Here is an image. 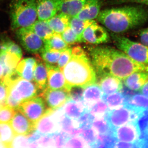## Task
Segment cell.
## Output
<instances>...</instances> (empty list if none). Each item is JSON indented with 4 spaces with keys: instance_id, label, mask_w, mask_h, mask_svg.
Returning a JSON list of instances; mask_svg holds the SVG:
<instances>
[{
    "instance_id": "cell-1",
    "label": "cell",
    "mask_w": 148,
    "mask_h": 148,
    "mask_svg": "<svg viewBox=\"0 0 148 148\" xmlns=\"http://www.w3.org/2000/svg\"><path fill=\"white\" fill-rule=\"evenodd\" d=\"M88 50L96 76L108 73L122 80L135 72H148V65L135 61L119 49L99 45Z\"/></svg>"
},
{
    "instance_id": "cell-2",
    "label": "cell",
    "mask_w": 148,
    "mask_h": 148,
    "mask_svg": "<svg viewBox=\"0 0 148 148\" xmlns=\"http://www.w3.org/2000/svg\"><path fill=\"white\" fill-rule=\"evenodd\" d=\"M98 21L115 34L128 32L148 21V9L143 5H127L101 11Z\"/></svg>"
},
{
    "instance_id": "cell-3",
    "label": "cell",
    "mask_w": 148,
    "mask_h": 148,
    "mask_svg": "<svg viewBox=\"0 0 148 148\" xmlns=\"http://www.w3.org/2000/svg\"><path fill=\"white\" fill-rule=\"evenodd\" d=\"M62 71L71 89L73 87L84 88L97 82L96 74L90 60L79 46L72 48L71 59Z\"/></svg>"
},
{
    "instance_id": "cell-4",
    "label": "cell",
    "mask_w": 148,
    "mask_h": 148,
    "mask_svg": "<svg viewBox=\"0 0 148 148\" xmlns=\"http://www.w3.org/2000/svg\"><path fill=\"white\" fill-rule=\"evenodd\" d=\"M10 14L12 29L31 27L38 18L36 0H13Z\"/></svg>"
},
{
    "instance_id": "cell-5",
    "label": "cell",
    "mask_w": 148,
    "mask_h": 148,
    "mask_svg": "<svg viewBox=\"0 0 148 148\" xmlns=\"http://www.w3.org/2000/svg\"><path fill=\"white\" fill-rule=\"evenodd\" d=\"M111 36L118 49L135 61L148 65V46L131 40L119 34L112 33Z\"/></svg>"
},
{
    "instance_id": "cell-6",
    "label": "cell",
    "mask_w": 148,
    "mask_h": 148,
    "mask_svg": "<svg viewBox=\"0 0 148 148\" xmlns=\"http://www.w3.org/2000/svg\"><path fill=\"white\" fill-rule=\"evenodd\" d=\"M145 113L143 111L124 105L118 108L109 110L106 116L111 127L114 130L129 123L138 121Z\"/></svg>"
},
{
    "instance_id": "cell-7",
    "label": "cell",
    "mask_w": 148,
    "mask_h": 148,
    "mask_svg": "<svg viewBox=\"0 0 148 148\" xmlns=\"http://www.w3.org/2000/svg\"><path fill=\"white\" fill-rule=\"evenodd\" d=\"M7 86L8 96L21 103L38 96L41 92L36 83L21 77L10 83Z\"/></svg>"
},
{
    "instance_id": "cell-8",
    "label": "cell",
    "mask_w": 148,
    "mask_h": 148,
    "mask_svg": "<svg viewBox=\"0 0 148 148\" xmlns=\"http://www.w3.org/2000/svg\"><path fill=\"white\" fill-rule=\"evenodd\" d=\"M17 38L24 49L29 53H40L45 48V42L29 27L16 29Z\"/></svg>"
},
{
    "instance_id": "cell-9",
    "label": "cell",
    "mask_w": 148,
    "mask_h": 148,
    "mask_svg": "<svg viewBox=\"0 0 148 148\" xmlns=\"http://www.w3.org/2000/svg\"><path fill=\"white\" fill-rule=\"evenodd\" d=\"M47 109L43 98L38 95L21 103L17 110L35 124L45 113Z\"/></svg>"
},
{
    "instance_id": "cell-10",
    "label": "cell",
    "mask_w": 148,
    "mask_h": 148,
    "mask_svg": "<svg viewBox=\"0 0 148 148\" xmlns=\"http://www.w3.org/2000/svg\"><path fill=\"white\" fill-rule=\"evenodd\" d=\"M114 135L117 141L140 143L144 148H147L142 139L138 121L129 123L116 128L114 130Z\"/></svg>"
},
{
    "instance_id": "cell-11",
    "label": "cell",
    "mask_w": 148,
    "mask_h": 148,
    "mask_svg": "<svg viewBox=\"0 0 148 148\" xmlns=\"http://www.w3.org/2000/svg\"><path fill=\"white\" fill-rule=\"evenodd\" d=\"M82 39V42L98 45L108 42L110 36L105 28L93 20L85 29Z\"/></svg>"
},
{
    "instance_id": "cell-12",
    "label": "cell",
    "mask_w": 148,
    "mask_h": 148,
    "mask_svg": "<svg viewBox=\"0 0 148 148\" xmlns=\"http://www.w3.org/2000/svg\"><path fill=\"white\" fill-rule=\"evenodd\" d=\"M39 96L43 98L49 108L52 109L62 108L71 100L70 91L65 89L52 90L46 87Z\"/></svg>"
},
{
    "instance_id": "cell-13",
    "label": "cell",
    "mask_w": 148,
    "mask_h": 148,
    "mask_svg": "<svg viewBox=\"0 0 148 148\" xmlns=\"http://www.w3.org/2000/svg\"><path fill=\"white\" fill-rule=\"evenodd\" d=\"M35 128L42 135H52L61 131L60 121L53 115L52 109L47 108L45 113L35 123Z\"/></svg>"
},
{
    "instance_id": "cell-14",
    "label": "cell",
    "mask_w": 148,
    "mask_h": 148,
    "mask_svg": "<svg viewBox=\"0 0 148 148\" xmlns=\"http://www.w3.org/2000/svg\"><path fill=\"white\" fill-rule=\"evenodd\" d=\"M46 64L48 79L46 87L52 90L65 89L70 91L71 89L67 84L63 72L58 66Z\"/></svg>"
},
{
    "instance_id": "cell-15",
    "label": "cell",
    "mask_w": 148,
    "mask_h": 148,
    "mask_svg": "<svg viewBox=\"0 0 148 148\" xmlns=\"http://www.w3.org/2000/svg\"><path fill=\"white\" fill-rule=\"evenodd\" d=\"M10 122L11 126L16 134L27 135L35 129L34 123L17 109Z\"/></svg>"
},
{
    "instance_id": "cell-16",
    "label": "cell",
    "mask_w": 148,
    "mask_h": 148,
    "mask_svg": "<svg viewBox=\"0 0 148 148\" xmlns=\"http://www.w3.org/2000/svg\"><path fill=\"white\" fill-rule=\"evenodd\" d=\"M97 80V84L105 95L120 91L123 88L121 80L110 74H103L98 76Z\"/></svg>"
},
{
    "instance_id": "cell-17",
    "label": "cell",
    "mask_w": 148,
    "mask_h": 148,
    "mask_svg": "<svg viewBox=\"0 0 148 148\" xmlns=\"http://www.w3.org/2000/svg\"><path fill=\"white\" fill-rule=\"evenodd\" d=\"M58 13L63 14L70 18L77 15L86 0H56Z\"/></svg>"
},
{
    "instance_id": "cell-18",
    "label": "cell",
    "mask_w": 148,
    "mask_h": 148,
    "mask_svg": "<svg viewBox=\"0 0 148 148\" xmlns=\"http://www.w3.org/2000/svg\"><path fill=\"white\" fill-rule=\"evenodd\" d=\"M36 2L38 20H48L58 13L56 0H36Z\"/></svg>"
},
{
    "instance_id": "cell-19",
    "label": "cell",
    "mask_w": 148,
    "mask_h": 148,
    "mask_svg": "<svg viewBox=\"0 0 148 148\" xmlns=\"http://www.w3.org/2000/svg\"><path fill=\"white\" fill-rule=\"evenodd\" d=\"M21 57L15 53L0 49V64L3 69V76H7L16 70Z\"/></svg>"
},
{
    "instance_id": "cell-20",
    "label": "cell",
    "mask_w": 148,
    "mask_h": 148,
    "mask_svg": "<svg viewBox=\"0 0 148 148\" xmlns=\"http://www.w3.org/2000/svg\"><path fill=\"white\" fill-rule=\"evenodd\" d=\"M100 0H86L83 6L75 17L83 20H93L101 12Z\"/></svg>"
},
{
    "instance_id": "cell-21",
    "label": "cell",
    "mask_w": 148,
    "mask_h": 148,
    "mask_svg": "<svg viewBox=\"0 0 148 148\" xmlns=\"http://www.w3.org/2000/svg\"><path fill=\"white\" fill-rule=\"evenodd\" d=\"M103 92L97 84H94L85 88L83 95V102L88 110L94 103L102 100Z\"/></svg>"
},
{
    "instance_id": "cell-22",
    "label": "cell",
    "mask_w": 148,
    "mask_h": 148,
    "mask_svg": "<svg viewBox=\"0 0 148 148\" xmlns=\"http://www.w3.org/2000/svg\"><path fill=\"white\" fill-rule=\"evenodd\" d=\"M37 64V59L34 58H24L18 63L16 71L19 76L24 79L33 81L34 72Z\"/></svg>"
},
{
    "instance_id": "cell-23",
    "label": "cell",
    "mask_w": 148,
    "mask_h": 148,
    "mask_svg": "<svg viewBox=\"0 0 148 148\" xmlns=\"http://www.w3.org/2000/svg\"><path fill=\"white\" fill-rule=\"evenodd\" d=\"M125 105L132 108L143 111H148V97L139 92L132 91L129 94L125 95Z\"/></svg>"
},
{
    "instance_id": "cell-24",
    "label": "cell",
    "mask_w": 148,
    "mask_h": 148,
    "mask_svg": "<svg viewBox=\"0 0 148 148\" xmlns=\"http://www.w3.org/2000/svg\"><path fill=\"white\" fill-rule=\"evenodd\" d=\"M123 80L125 87L129 90L135 92L139 91L148 80V72H135Z\"/></svg>"
},
{
    "instance_id": "cell-25",
    "label": "cell",
    "mask_w": 148,
    "mask_h": 148,
    "mask_svg": "<svg viewBox=\"0 0 148 148\" xmlns=\"http://www.w3.org/2000/svg\"><path fill=\"white\" fill-rule=\"evenodd\" d=\"M47 78V69L46 64L44 61L38 59L34 72V80L41 92L46 87Z\"/></svg>"
},
{
    "instance_id": "cell-26",
    "label": "cell",
    "mask_w": 148,
    "mask_h": 148,
    "mask_svg": "<svg viewBox=\"0 0 148 148\" xmlns=\"http://www.w3.org/2000/svg\"><path fill=\"white\" fill-rule=\"evenodd\" d=\"M65 116L73 119L77 120L86 109L83 101L70 100L62 108Z\"/></svg>"
},
{
    "instance_id": "cell-27",
    "label": "cell",
    "mask_w": 148,
    "mask_h": 148,
    "mask_svg": "<svg viewBox=\"0 0 148 148\" xmlns=\"http://www.w3.org/2000/svg\"><path fill=\"white\" fill-rule=\"evenodd\" d=\"M58 13L47 21L54 33L61 34L69 27L71 18L63 14Z\"/></svg>"
},
{
    "instance_id": "cell-28",
    "label": "cell",
    "mask_w": 148,
    "mask_h": 148,
    "mask_svg": "<svg viewBox=\"0 0 148 148\" xmlns=\"http://www.w3.org/2000/svg\"><path fill=\"white\" fill-rule=\"evenodd\" d=\"M29 28L44 42L55 33L49 27L47 20H36Z\"/></svg>"
},
{
    "instance_id": "cell-29",
    "label": "cell",
    "mask_w": 148,
    "mask_h": 148,
    "mask_svg": "<svg viewBox=\"0 0 148 148\" xmlns=\"http://www.w3.org/2000/svg\"><path fill=\"white\" fill-rule=\"evenodd\" d=\"M45 42V48L47 50L63 51L69 47L62 38L61 34L54 33L50 38Z\"/></svg>"
},
{
    "instance_id": "cell-30",
    "label": "cell",
    "mask_w": 148,
    "mask_h": 148,
    "mask_svg": "<svg viewBox=\"0 0 148 148\" xmlns=\"http://www.w3.org/2000/svg\"><path fill=\"white\" fill-rule=\"evenodd\" d=\"M102 100L106 102L109 110L118 108L125 105V98L120 91L108 95L103 94Z\"/></svg>"
},
{
    "instance_id": "cell-31",
    "label": "cell",
    "mask_w": 148,
    "mask_h": 148,
    "mask_svg": "<svg viewBox=\"0 0 148 148\" xmlns=\"http://www.w3.org/2000/svg\"><path fill=\"white\" fill-rule=\"evenodd\" d=\"M92 127L98 135H105L114 133V130L109 124L106 115L101 117L94 118Z\"/></svg>"
},
{
    "instance_id": "cell-32",
    "label": "cell",
    "mask_w": 148,
    "mask_h": 148,
    "mask_svg": "<svg viewBox=\"0 0 148 148\" xmlns=\"http://www.w3.org/2000/svg\"><path fill=\"white\" fill-rule=\"evenodd\" d=\"M91 20H83L75 17L70 18L69 26L76 34L80 42H82V35L85 29L90 23Z\"/></svg>"
},
{
    "instance_id": "cell-33",
    "label": "cell",
    "mask_w": 148,
    "mask_h": 148,
    "mask_svg": "<svg viewBox=\"0 0 148 148\" xmlns=\"http://www.w3.org/2000/svg\"><path fill=\"white\" fill-rule=\"evenodd\" d=\"M14 136V132L10 123H0V140L8 145V148Z\"/></svg>"
},
{
    "instance_id": "cell-34",
    "label": "cell",
    "mask_w": 148,
    "mask_h": 148,
    "mask_svg": "<svg viewBox=\"0 0 148 148\" xmlns=\"http://www.w3.org/2000/svg\"><path fill=\"white\" fill-rule=\"evenodd\" d=\"M117 141V140L115 137L114 133L105 135H98V140L94 147H114Z\"/></svg>"
},
{
    "instance_id": "cell-35",
    "label": "cell",
    "mask_w": 148,
    "mask_h": 148,
    "mask_svg": "<svg viewBox=\"0 0 148 148\" xmlns=\"http://www.w3.org/2000/svg\"><path fill=\"white\" fill-rule=\"evenodd\" d=\"M88 110L95 118L106 115L109 109L106 102L102 99L93 104Z\"/></svg>"
},
{
    "instance_id": "cell-36",
    "label": "cell",
    "mask_w": 148,
    "mask_h": 148,
    "mask_svg": "<svg viewBox=\"0 0 148 148\" xmlns=\"http://www.w3.org/2000/svg\"><path fill=\"white\" fill-rule=\"evenodd\" d=\"M61 53V51L47 50L44 48L40 53L42 60L46 64L57 66L56 64L58 63Z\"/></svg>"
},
{
    "instance_id": "cell-37",
    "label": "cell",
    "mask_w": 148,
    "mask_h": 148,
    "mask_svg": "<svg viewBox=\"0 0 148 148\" xmlns=\"http://www.w3.org/2000/svg\"><path fill=\"white\" fill-rule=\"evenodd\" d=\"M80 135L85 140L90 147H94L98 140V134L92 126L82 129Z\"/></svg>"
},
{
    "instance_id": "cell-38",
    "label": "cell",
    "mask_w": 148,
    "mask_h": 148,
    "mask_svg": "<svg viewBox=\"0 0 148 148\" xmlns=\"http://www.w3.org/2000/svg\"><path fill=\"white\" fill-rule=\"evenodd\" d=\"M64 147L88 148V144L80 135L70 137L65 143Z\"/></svg>"
},
{
    "instance_id": "cell-39",
    "label": "cell",
    "mask_w": 148,
    "mask_h": 148,
    "mask_svg": "<svg viewBox=\"0 0 148 148\" xmlns=\"http://www.w3.org/2000/svg\"><path fill=\"white\" fill-rule=\"evenodd\" d=\"M138 123L142 139L145 144L146 147L148 148V111L139 120Z\"/></svg>"
},
{
    "instance_id": "cell-40",
    "label": "cell",
    "mask_w": 148,
    "mask_h": 148,
    "mask_svg": "<svg viewBox=\"0 0 148 148\" xmlns=\"http://www.w3.org/2000/svg\"><path fill=\"white\" fill-rule=\"evenodd\" d=\"M61 36L65 42L69 45L80 42L76 34L69 26L61 34Z\"/></svg>"
},
{
    "instance_id": "cell-41",
    "label": "cell",
    "mask_w": 148,
    "mask_h": 148,
    "mask_svg": "<svg viewBox=\"0 0 148 148\" xmlns=\"http://www.w3.org/2000/svg\"><path fill=\"white\" fill-rule=\"evenodd\" d=\"M16 110L8 106L3 107L0 110V123H7L13 118Z\"/></svg>"
},
{
    "instance_id": "cell-42",
    "label": "cell",
    "mask_w": 148,
    "mask_h": 148,
    "mask_svg": "<svg viewBox=\"0 0 148 148\" xmlns=\"http://www.w3.org/2000/svg\"><path fill=\"white\" fill-rule=\"evenodd\" d=\"M94 119V117L90 113L89 110L86 109L77 121L79 123L81 128L84 129L91 127Z\"/></svg>"
},
{
    "instance_id": "cell-43",
    "label": "cell",
    "mask_w": 148,
    "mask_h": 148,
    "mask_svg": "<svg viewBox=\"0 0 148 148\" xmlns=\"http://www.w3.org/2000/svg\"><path fill=\"white\" fill-rule=\"evenodd\" d=\"M35 143L38 147L55 148V143L52 135H42Z\"/></svg>"
},
{
    "instance_id": "cell-44",
    "label": "cell",
    "mask_w": 148,
    "mask_h": 148,
    "mask_svg": "<svg viewBox=\"0 0 148 148\" xmlns=\"http://www.w3.org/2000/svg\"><path fill=\"white\" fill-rule=\"evenodd\" d=\"M28 137L26 135H16L9 146V148L29 147Z\"/></svg>"
},
{
    "instance_id": "cell-45",
    "label": "cell",
    "mask_w": 148,
    "mask_h": 148,
    "mask_svg": "<svg viewBox=\"0 0 148 148\" xmlns=\"http://www.w3.org/2000/svg\"><path fill=\"white\" fill-rule=\"evenodd\" d=\"M1 49L9 52L15 53L21 58L22 57V51L21 48L15 43L11 41H8L4 42Z\"/></svg>"
},
{
    "instance_id": "cell-46",
    "label": "cell",
    "mask_w": 148,
    "mask_h": 148,
    "mask_svg": "<svg viewBox=\"0 0 148 148\" xmlns=\"http://www.w3.org/2000/svg\"><path fill=\"white\" fill-rule=\"evenodd\" d=\"M72 48L69 47L66 50L61 52L57 63V66L61 71H62L64 66L68 64L71 59L72 55Z\"/></svg>"
},
{
    "instance_id": "cell-47",
    "label": "cell",
    "mask_w": 148,
    "mask_h": 148,
    "mask_svg": "<svg viewBox=\"0 0 148 148\" xmlns=\"http://www.w3.org/2000/svg\"><path fill=\"white\" fill-rule=\"evenodd\" d=\"M55 143V147H64L65 143L70 136L65 132L60 131L52 134Z\"/></svg>"
},
{
    "instance_id": "cell-48",
    "label": "cell",
    "mask_w": 148,
    "mask_h": 148,
    "mask_svg": "<svg viewBox=\"0 0 148 148\" xmlns=\"http://www.w3.org/2000/svg\"><path fill=\"white\" fill-rule=\"evenodd\" d=\"M84 88L80 87H73L70 91V97L71 100L73 101L79 102L83 101Z\"/></svg>"
},
{
    "instance_id": "cell-49",
    "label": "cell",
    "mask_w": 148,
    "mask_h": 148,
    "mask_svg": "<svg viewBox=\"0 0 148 148\" xmlns=\"http://www.w3.org/2000/svg\"><path fill=\"white\" fill-rule=\"evenodd\" d=\"M8 88L6 85L0 80V106H6V101L8 95Z\"/></svg>"
},
{
    "instance_id": "cell-50",
    "label": "cell",
    "mask_w": 148,
    "mask_h": 148,
    "mask_svg": "<svg viewBox=\"0 0 148 148\" xmlns=\"http://www.w3.org/2000/svg\"><path fill=\"white\" fill-rule=\"evenodd\" d=\"M114 148H144L140 143H126L117 141L114 146Z\"/></svg>"
},
{
    "instance_id": "cell-51",
    "label": "cell",
    "mask_w": 148,
    "mask_h": 148,
    "mask_svg": "<svg viewBox=\"0 0 148 148\" xmlns=\"http://www.w3.org/2000/svg\"><path fill=\"white\" fill-rule=\"evenodd\" d=\"M139 36L141 43L148 46V27L141 30Z\"/></svg>"
},
{
    "instance_id": "cell-52",
    "label": "cell",
    "mask_w": 148,
    "mask_h": 148,
    "mask_svg": "<svg viewBox=\"0 0 148 148\" xmlns=\"http://www.w3.org/2000/svg\"><path fill=\"white\" fill-rule=\"evenodd\" d=\"M137 3L141 5L148 6V0H113L114 4L125 3Z\"/></svg>"
},
{
    "instance_id": "cell-53",
    "label": "cell",
    "mask_w": 148,
    "mask_h": 148,
    "mask_svg": "<svg viewBox=\"0 0 148 148\" xmlns=\"http://www.w3.org/2000/svg\"><path fill=\"white\" fill-rule=\"evenodd\" d=\"M140 93L148 97V80L144 84L139 91Z\"/></svg>"
},
{
    "instance_id": "cell-54",
    "label": "cell",
    "mask_w": 148,
    "mask_h": 148,
    "mask_svg": "<svg viewBox=\"0 0 148 148\" xmlns=\"http://www.w3.org/2000/svg\"><path fill=\"white\" fill-rule=\"evenodd\" d=\"M0 148H8V145L0 140Z\"/></svg>"
},
{
    "instance_id": "cell-55",
    "label": "cell",
    "mask_w": 148,
    "mask_h": 148,
    "mask_svg": "<svg viewBox=\"0 0 148 148\" xmlns=\"http://www.w3.org/2000/svg\"><path fill=\"white\" fill-rule=\"evenodd\" d=\"M3 76V69L1 65L0 64V80L1 79Z\"/></svg>"
},
{
    "instance_id": "cell-56",
    "label": "cell",
    "mask_w": 148,
    "mask_h": 148,
    "mask_svg": "<svg viewBox=\"0 0 148 148\" xmlns=\"http://www.w3.org/2000/svg\"><path fill=\"white\" fill-rule=\"evenodd\" d=\"M3 107H2V106H0V110H1V109L2 108H3Z\"/></svg>"
}]
</instances>
